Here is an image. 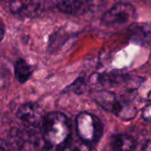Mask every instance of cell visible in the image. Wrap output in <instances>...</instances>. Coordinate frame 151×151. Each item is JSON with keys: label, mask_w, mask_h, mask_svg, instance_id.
I'll list each match as a JSON object with an SVG mask.
<instances>
[{"label": "cell", "mask_w": 151, "mask_h": 151, "mask_svg": "<svg viewBox=\"0 0 151 151\" xmlns=\"http://www.w3.org/2000/svg\"><path fill=\"white\" fill-rule=\"evenodd\" d=\"M43 141L47 147L62 150L71 138L68 118L62 113L52 112L44 116L42 121Z\"/></svg>", "instance_id": "obj_1"}, {"label": "cell", "mask_w": 151, "mask_h": 151, "mask_svg": "<svg viewBox=\"0 0 151 151\" xmlns=\"http://www.w3.org/2000/svg\"><path fill=\"white\" fill-rule=\"evenodd\" d=\"M96 101L104 109L112 112L124 120H130L135 117L136 109L128 101L109 92H100L95 96Z\"/></svg>", "instance_id": "obj_2"}, {"label": "cell", "mask_w": 151, "mask_h": 151, "mask_svg": "<svg viewBox=\"0 0 151 151\" xmlns=\"http://www.w3.org/2000/svg\"><path fill=\"white\" fill-rule=\"evenodd\" d=\"M76 130L80 139L83 142L93 144L102 136L103 125L95 115L82 112L76 117Z\"/></svg>", "instance_id": "obj_3"}, {"label": "cell", "mask_w": 151, "mask_h": 151, "mask_svg": "<svg viewBox=\"0 0 151 151\" xmlns=\"http://www.w3.org/2000/svg\"><path fill=\"white\" fill-rule=\"evenodd\" d=\"M136 18L134 7L127 3H119L102 17V22L108 27H119L134 21Z\"/></svg>", "instance_id": "obj_4"}, {"label": "cell", "mask_w": 151, "mask_h": 151, "mask_svg": "<svg viewBox=\"0 0 151 151\" xmlns=\"http://www.w3.org/2000/svg\"><path fill=\"white\" fill-rule=\"evenodd\" d=\"M17 117L23 125L29 130H33L42 125L44 114L42 108L38 104L26 103L19 109Z\"/></svg>", "instance_id": "obj_5"}, {"label": "cell", "mask_w": 151, "mask_h": 151, "mask_svg": "<svg viewBox=\"0 0 151 151\" xmlns=\"http://www.w3.org/2000/svg\"><path fill=\"white\" fill-rule=\"evenodd\" d=\"M9 8L17 16L31 18L41 12L42 4L40 0H11Z\"/></svg>", "instance_id": "obj_6"}, {"label": "cell", "mask_w": 151, "mask_h": 151, "mask_svg": "<svg viewBox=\"0 0 151 151\" xmlns=\"http://www.w3.org/2000/svg\"><path fill=\"white\" fill-rule=\"evenodd\" d=\"M88 0H58V9L67 14H81L88 8Z\"/></svg>", "instance_id": "obj_7"}, {"label": "cell", "mask_w": 151, "mask_h": 151, "mask_svg": "<svg viewBox=\"0 0 151 151\" xmlns=\"http://www.w3.org/2000/svg\"><path fill=\"white\" fill-rule=\"evenodd\" d=\"M111 147L114 151H134L137 142L133 136L121 133L112 137Z\"/></svg>", "instance_id": "obj_8"}, {"label": "cell", "mask_w": 151, "mask_h": 151, "mask_svg": "<svg viewBox=\"0 0 151 151\" xmlns=\"http://www.w3.org/2000/svg\"><path fill=\"white\" fill-rule=\"evenodd\" d=\"M15 77L20 83L27 82L32 75L31 66L24 60H19L14 67Z\"/></svg>", "instance_id": "obj_9"}, {"label": "cell", "mask_w": 151, "mask_h": 151, "mask_svg": "<svg viewBox=\"0 0 151 151\" xmlns=\"http://www.w3.org/2000/svg\"><path fill=\"white\" fill-rule=\"evenodd\" d=\"M9 147H12L15 150H20L25 144V134L18 128H12L9 133Z\"/></svg>", "instance_id": "obj_10"}, {"label": "cell", "mask_w": 151, "mask_h": 151, "mask_svg": "<svg viewBox=\"0 0 151 151\" xmlns=\"http://www.w3.org/2000/svg\"><path fill=\"white\" fill-rule=\"evenodd\" d=\"M142 117L144 120L150 122V121L151 117V110H150V105L148 104L144 109H143V111H142Z\"/></svg>", "instance_id": "obj_11"}, {"label": "cell", "mask_w": 151, "mask_h": 151, "mask_svg": "<svg viewBox=\"0 0 151 151\" xmlns=\"http://www.w3.org/2000/svg\"><path fill=\"white\" fill-rule=\"evenodd\" d=\"M62 151H81L80 148L73 145L70 141L66 143V145L62 149Z\"/></svg>", "instance_id": "obj_12"}, {"label": "cell", "mask_w": 151, "mask_h": 151, "mask_svg": "<svg viewBox=\"0 0 151 151\" xmlns=\"http://www.w3.org/2000/svg\"><path fill=\"white\" fill-rule=\"evenodd\" d=\"M0 151H10V147L8 143L1 139H0Z\"/></svg>", "instance_id": "obj_13"}, {"label": "cell", "mask_w": 151, "mask_h": 151, "mask_svg": "<svg viewBox=\"0 0 151 151\" xmlns=\"http://www.w3.org/2000/svg\"><path fill=\"white\" fill-rule=\"evenodd\" d=\"M4 32H5L4 24L2 19L0 18V41L4 38Z\"/></svg>", "instance_id": "obj_14"}]
</instances>
